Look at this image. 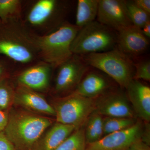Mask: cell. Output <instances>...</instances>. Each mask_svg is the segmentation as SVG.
Segmentation results:
<instances>
[{
	"label": "cell",
	"mask_w": 150,
	"mask_h": 150,
	"mask_svg": "<svg viewBox=\"0 0 150 150\" xmlns=\"http://www.w3.org/2000/svg\"><path fill=\"white\" fill-rule=\"evenodd\" d=\"M67 10L65 1L39 0L30 9L27 15V21L35 27H42L48 23L54 30L65 22Z\"/></svg>",
	"instance_id": "7"
},
{
	"label": "cell",
	"mask_w": 150,
	"mask_h": 150,
	"mask_svg": "<svg viewBox=\"0 0 150 150\" xmlns=\"http://www.w3.org/2000/svg\"><path fill=\"white\" fill-rule=\"evenodd\" d=\"M143 129L142 123L137 121L128 129L105 135L97 142L88 144L85 150H127L141 139Z\"/></svg>",
	"instance_id": "9"
},
{
	"label": "cell",
	"mask_w": 150,
	"mask_h": 150,
	"mask_svg": "<svg viewBox=\"0 0 150 150\" xmlns=\"http://www.w3.org/2000/svg\"><path fill=\"white\" fill-rule=\"evenodd\" d=\"M127 97L135 115L146 122L150 121V88L138 80L133 79L126 88Z\"/></svg>",
	"instance_id": "13"
},
{
	"label": "cell",
	"mask_w": 150,
	"mask_h": 150,
	"mask_svg": "<svg viewBox=\"0 0 150 150\" xmlns=\"http://www.w3.org/2000/svg\"><path fill=\"white\" fill-rule=\"evenodd\" d=\"M149 45L148 38L143 35L139 28L134 25L118 32L116 48L129 57L144 54Z\"/></svg>",
	"instance_id": "15"
},
{
	"label": "cell",
	"mask_w": 150,
	"mask_h": 150,
	"mask_svg": "<svg viewBox=\"0 0 150 150\" xmlns=\"http://www.w3.org/2000/svg\"><path fill=\"white\" fill-rule=\"evenodd\" d=\"M84 129L86 143L93 144L102 138L103 135V118L95 110L89 116Z\"/></svg>",
	"instance_id": "19"
},
{
	"label": "cell",
	"mask_w": 150,
	"mask_h": 150,
	"mask_svg": "<svg viewBox=\"0 0 150 150\" xmlns=\"http://www.w3.org/2000/svg\"><path fill=\"white\" fill-rule=\"evenodd\" d=\"M86 141L84 129L75 130L54 150H85Z\"/></svg>",
	"instance_id": "22"
},
{
	"label": "cell",
	"mask_w": 150,
	"mask_h": 150,
	"mask_svg": "<svg viewBox=\"0 0 150 150\" xmlns=\"http://www.w3.org/2000/svg\"><path fill=\"white\" fill-rule=\"evenodd\" d=\"M141 32L143 33V35L146 36L147 38H150V21H148L142 28H140Z\"/></svg>",
	"instance_id": "31"
},
{
	"label": "cell",
	"mask_w": 150,
	"mask_h": 150,
	"mask_svg": "<svg viewBox=\"0 0 150 150\" xmlns=\"http://www.w3.org/2000/svg\"><path fill=\"white\" fill-rule=\"evenodd\" d=\"M80 28L65 22L43 35H36L38 57L52 67H58L73 56L71 46Z\"/></svg>",
	"instance_id": "3"
},
{
	"label": "cell",
	"mask_w": 150,
	"mask_h": 150,
	"mask_svg": "<svg viewBox=\"0 0 150 150\" xmlns=\"http://www.w3.org/2000/svg\"><path fill=\"white\" fill-rule=\"evenodd\" d=\"M51 124L52 121L47 117L28 110H15L8 114L4 132L15 150H32Z\"/></svg>",
	"instance_id": "2"
},
{
	"label": "cell",
	"mask_w": 150,
	"mask_h": 150,
	"mask_svg": "<svg viewBox=\"0 0 150 150\" xmlns=\"http://www.w3.org/2000/svg\"><path fill=\"white\" fill-rule=\"evenodd\" d=\"M97 21L118 32L133 25L123 0H99Z\"/></svg>",
	"instance_id": "10"
},
{
	"label": "cell",
	"mask_w": 150,
	"mask_h": 150,
	"mask_svg": "<svg viewBox=\"0 0 150 150\" xmlns=\"http://www.w3.org/2000/svg\"><path fill=\"white\" fill-rule=\"evenodd\" d=\"M0 150H15L13 145L6 137L4 131L0 132Z\"/></svg>",
	"instance_id": "26"
},
{
	"label": "cell",
	"mask_w": 150,
	"mask_h": 150,
	"mask_svg": "<svg viewBox=\"0 0 150 150\" xmlns=\"http://www.w3.org/2000/svg\"><path fill=\"white\" fill-rule=\"evenodd\" d=\"M8 114L6 112L0 110V132H3L5 129L8 121Z\"/></svg>",
	"instance_id": "30"
},
{
	"label": "cell",
	"mask_w": 150,
	"mask_h": 150,
	"mask_svg": "<svg viewBox=\"0 0 150 150\" xmlns=\"http://www.w3.org/2000/svg\"><path fill=\"white\" fill-rule=\"evenodd\" d=\"M90 67L82 56L73 54L69 60L58 67L55 82L56 91L64 93L75 89Z\"/></svg>",
	"instance_id": "8"
},
{
	"label": "cell",
	"mask_w": 150,
	"mask_h": 150,
	"mask_svg": "<svg viewBox=\"0 0 150 150\" xmlns=\"http://www.w3.org/2000/svg\"><path fill=\"white\" fill-rule=\"evenodd\" d=\"M135 67L134 79H143L150 81V62L149 60H144L134 64Z\"/></svg>",
	"instance_id": "25"
},
{
	"label": "cell",
	"mask_w": 150,
	"mask_h": 150,
	"mask_svg": "<svg viewBox=\"0 0 150 150\" xmlns=\"http://www.w3.org/2000/svg\"><path fill=\"white\" fill-rule=\"evenodd\" d=\"M52 68L43 62L33 65L19 74L18 84L36 91L47 89L50 83Z\"/></svg>",
	"instance_id": "16"
},
{
	"label": "cell",
	"mask_w": 150,
	"mask_h": 150,
	"mask_svg": "<svg viewBox=\"0 0 150 150\" xmlns=\"http://www.w3.org/2000/svg\"><path fill=\"white\" fill-rule=\"evenodd\" d=\"M118 32L97 21L80 28L71 46L73 54L83 56L116 48Z\"/></svg>",
	"instance_id": "5"
},
{
	"label": "cell",
	"mask_w": 150,
	"mask_h": 150,
	"mask_svg": "<svg viewBox=\"0 0 150 150\" xmlns=\"http://www.w3.org/2000/svg\"><path fill=\"white\" fill-rule=\"evenodd\" d=\"M133 1L138 7L150 14V0H134Z\"/></svg>",
	"instance_id": "28"
},
{
	"label": "cell",
	"mask_w": 150,
	"mask_h": 150,
	"mask_svg": "<svg viewBox=\"0 0 150 150\" xmlns=\"http://www.w3.org/2000/svg\"><path fill=\"white\" fill-rule=\"evenodd\" d=\"M21 2L19 0H0V20L2 22L21 18Z\"/></svg>",
	"instance_id": "21"
},
{
	"label": "cell",
	"mask_w": 150,
	"mask_h": 150,
	"mask_svg": "<svg viewBox=\"0 0 150 150\" xmlns=\"http://www.w3.org/2000/svg\"><path fill=\"white\" fill-rule=\"evenodd\" d=\"M75 127L59 123H55L38 140L32 150H54L70 136Z\"/></svg>",
	"instance_id": "17"
},
{
	"label": "cell",
	"mask_w": 150,
	"mask_h": 150,
	"mask_svg": "<svg viewBox=\"0 0 150 150\" xmlns=\"http://www.w3.org/2000/svg\"><path fill=\"white\" fill-rule=\"evenodd\" d=\"M124 1L128 15L134 26L140 29L150 21V14L138 7L133 1Z\"/></svg>",
	"instance_id": "23"
},
{
	"label": "cell",
	"mask_w": 150,
	"mask_h": 150,
	"mask_svg": "<svg viewBox=\"0 0 150 150\" xmlns=\"http://www.w3.org/2000/svg\"><path fill=\"white\" fill-rule=\"evenodd\" d=\"M98 71H87L73 93L81 96L95 99L108 92L111 82L104 73Z\"/></svg>",
	"instance_id": "14"
},
{
	"label": "cell",
	"mask_w": 150,
	"mask_h": 150,
	"mask_svg": "<svg viewBox=\"0 0 150 150\" xmlns=\"http://www.w3.org/2000/svg\"><path fill=\"white\" fill-rule=\"evenodd\" d=\"M127 150H150V148L149 146L146 144L140 139L132 144Z\"/></svg>",
	"instance_id": "29"
},
{
	"label": "cell",
	"mask_w": 150,
	"mask_h": 150,
	"mask_svg": "<svg viewBox=\"0 0 150 150\" xmlns=\"http://www.w3.org/2000/svg\"><path fill=\"white\" fill-rule=\"evenodd\" d=\"M15 91L4 81H0V110L8 108L11 102L13 101Z\"/></svg>",
	"instance_id": "24"
},
{
	"label": "cell",
	"mask_w": 150,
	"mask_h": 150,
	"mask_svg": "<svg viewBox=\"0 0 150 150\" xmlns=\"http://www.w3.org/2000/svg\"><path fill=\"white\" fill-rule=\"evenodd\" d=\"M137 122L135 118L105 117L103 119V135L128 129Z\"/></svg>",
	"instance_id": "20"
},
{
	"label": "cell",
	"mask_w": 150,
	"mask_h": 150,
	"mask_svg": "<svg viewBox=\"0 0 150 150\" xmlns=\"http://www.w3.org/2000/svg\"><path fill=\"white\" fill-rule=\"evenodd\" d=\"M144 129H143L141 140L146 144L150 145V126L149 123L146 122Z\"/></svg>",
	"instance_id": "27"
},
{
	"label": "cell",
	"mask_w": 150,
	"mask_h": 150,
	"mask_svg": "<svg viewBox=\"0 0 150 150\" xmlns=\"http://www.w3.org/2000/svg\"><path fill=\"white\" fill-rule=\"evenodd\" d=\"M56 122L81 129L95 110V99L72 93L59 100L54 107Z\"/></svg>",
	"instance_id": "6"
},
{
	"label": "cell",
	"mask_w": 150,
	"mask_h": 150,
	"mask_svg": "<svg viewBox=\"0 0 150 150\" xmlns=\"http://www.w3.org/2000/svg\"><path fill=\"white\" fill-rule=\"evenodd\" d=\"M36 37L21 18L0 20V55L22 64L34 62L39 58Z\"/></svg>",
	"instance_id": "1"
},
{
	"label": "cell",
	"mask_w": 150,
	"mask_h": 150,
	"mask_svg": "<svg viewBox=\"0 0 150 150\" xmlns=\"http://www.w3.org/2000/svg\"><path fill=\"white\" fill-rule=\"evenodd\" d=\"M99 0H79L77 4L76 24L79 28L94 21L98 11Z\"/></svg>",
	"instance_id": "18"
},
{
	"label": "cell",
	"mask_w": 150,
	"mask_h": 150,
	"mask_svg": "<svg viewBox=\"0 0 150 150\" xmlns=\"http://www.w3.org/2000/svg\"><path fill=\"white\" fill-rule=\"evenodd\" d=\"M89 67L99 70L121 87L126 88L134 78L135 67L131 57L118 48L81 56Z\"/></svg>",
	"instance_id": "4"
},
{
	"label": "cell",
	"mask_w": 150,
	"mask_h": 150,
	"mask_svg": "<svg viewBox=\"0 0 150 150\" xmlns=\"http://www.w3.org/2000/svg\"><path fill=\"white\" fill-rule=\"evenodd\" d=\"M95 110L106 117L135 118L127 96L119 91H109L97 98Z\"/></svg>",
	"instance_id": "11"
},
{
	"label": "cell",
	"mask_w": 150,
	"mask_h": 150,
	"mask_svg": "<svg viewBox=\"0 0 150 150\" xmlns=\"http://www.w3.org/2000/svg\"><path fill=\"white\" fill-rule=\"evenodd\" d=\"M13 102L33 113L56 115L54 107L42 96L37 91L19 84L15 91Z\"/></svg>",
	"instance_id": "12"
},
{
	"label": "cell",
	"mask_w": 150,
	"mask_h": 150,
	"mask_svg": "<svg viewBox=\"0 0 150 150\" xmlns=\"http://www.w3.org/2000/svg\"><path fill=\"white\" fill-rule=\"evenodd\" d=\"M6 73V68L5 63L0 59V81L2 78L5 76Z\"/></svg>",
	"instance_id": "32"
}]
</instances>
